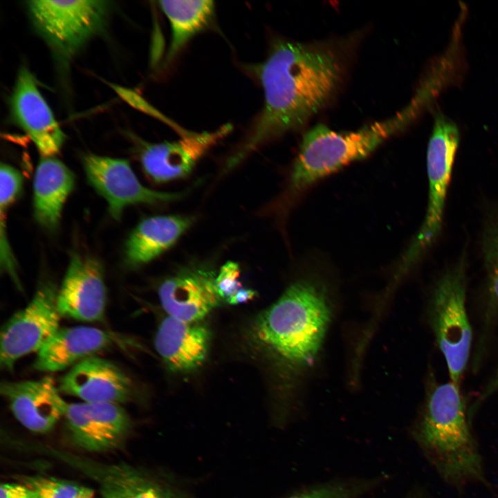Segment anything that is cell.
<instances>
[{
    "label": "cell",
    "instance_id": "cell-28",
    "mask_svg": "<svg viewBox=\"0 0 498 498\" xmlns=\"http://www.w3.org/2000/svg\"><path fill=\"white\" fill-rule=\"evenodd\" d=\"M0 498H39L37 492L28 485L16 483H2Z\"/></svg>",
    "mask_w": 498,
    "mask_h": 498
},
{
    "label": "cell",
    "instance_id": "cell-16",
    "mask_svg": "<svg viewBox=\"0 0 498 498\" xmlns=\"http://www.w3.org/2000/svg\"><path fill=\"white\" fill-rule=\"evenodd\" d=\"M52 454L93 479L102 498H178L167 488L130 465L101 463L57 451Z\"/></svg>",
    "mask_w": 498,
    "mask_h": 498
},
{
    "label": "cell",
    "instance_id": "cell-23",
    "mask_svg": "<svg viewBox=\"0 0 498 498\" xmlns=\"http://www.w3.org/2000/svg\"><path fill=\"white\" fill-rule=\"evenodd\" d=\"M480 243L489 300L498 304V201L486 214Z\"/></svg>",
    "mask_w": 498,
    "mask_h": 498
},
{
    "label": "cell",
    "instance_id": "cell-10",
    "mask_svg": "<svg viewBox=\"0 0 498 498\" xmlns=\"http://www.w3.org/2000/svg\"><path fill=\"white\" fill-rule=\"evenodd\" d=\"M11 120L32 140L44 157H53L65 135L26 67L18 72L9 101Z\"/></svg>",
    "mask_w": 498,
    "mask_h": 498
},
{
    "label": "cell",
    "instance_id": "cell-15",
    "mask_svg": "<svg viewBox=\"0 0 498 498\" xmlns=\"http://www.w3.org/2000/svg\"><path fill=\"white\" fill-rule=\"evenodd\" d=\"M216 275L205 268H188L167 279L158 296L168 316L187 322H201L221 299L217 292Z\"/></svg>",
    "mask_w": 498,
    "mask_h": 498
},
{
    "label": "cell",
    "instance_id": "cell-20",
    "mask_svg": "<svg viewBox=\"0 0 498 498\" xmlns=\"http://www.w3.org/2000/svg\"><path fill=\"white\" fill-rule=\"evenodd\" d=\"M192 222L191 218L181 216H157L142 220L126 242V264L136 267L151 261L171 247Z\"/></svg>",
    "mask_w": 498,
    "mask_h": 498
},
{
    "label": "cell",
    "instance_id": "cell-22",
    "mask_svg": "<svg viewBox=\"0 0 498 498\" xmlns=\"http://www.w3.org/2000/svg\"><path fill=\"white\" fill-rule=\"evenodd\" d=\"M64 418L77 445L91 452L113 449L97 423L87 413L83 403H68Z\"/></svg>",
    "mask_w": 498,
    "mask_h": 498
},
{
    "label": "cell",
    "instance_id": "cell-6",
    "mask_svg": "<svg viewBox=\"0 0 498 498\" xmlns=\"http://www.w3.org/2000/svg\"><path fill=\"white\" fill-rule=\"evenodd\" d=\"M466 248L438 279L432 295L430 321L450 381L460 385L468 361L472 329L466 307Z\"/></svg>",
    "mask_w": 498,
    "mask_h": 498
},
{
    "label": "cell",
    "instance_id": "cell-12",
    "mask_svg": "<svg viewBox=\"0 0 498 498\" xmlns=\"http://www.w3.org/2000/svg\"><path fill=\"white\" fill-rule=\"evenodd\" d=\"M1 394L16 419L30 431L44 434L64 417L68 406L50 376L39 380L2 382Z\"/></svg>",
    "mask_w": 498,
    "mask_h": 498
},
{
    "label": "cell",
    "instance_id": "cell-27",
    "mask_svg": "<svg viewBox=\"0 0 498 498\" xmlns=\"http://www.w3.org/2000/svg\"><path fill=\"white\" fill-rule=\"evenodd\" d=\"M111 86L118 93V95L124 100H126L128 103L140 110L147 112L150 115L154 116L163 121H166L167 124H172V126L180 133V135L183 134L186 131L185 129L181 128L175 123L172 122L170 120L165 118L164 116H162L161 113L156 111L151 106H150L147 102H145L136 93L127 89H124L117 85L111 84Z\"/></svg>",
    "mask_w": 498,
    "mask_h": 498
},
{
    "label": "cell",
    "instance_id": "cell-18",
    "mask_svg": "<svg viewBox=\"0 0 498 498\" xmlns=\"http://www.w3.org/2000/svg\"><path fill=\"white\" fill-rule=\"evenodd\" d=\"M210 332L201 322H187L171 316L160 323L154 340L156 349L172 371L186 373L205 361Z\"/></svg>",
    "mask_w": 498,
    "mask_h": 498
},
{
    "label": "cell",
    "instance_id": "cell-1",
    "mask_svg": "<svg viewBox=\"0 0 498 498\" xmlns=\"http://www.w3.org/2000/svg\"><path fill=\"white\" fill-rule=\"evenodd\" d=\"M349 50V42L343 40H276L257 67L263 109L228 166L234 167L263 144L301 129L323 109L342 82Z\"/></svg>",
    "mask_w": 498,
    "mask_h": 498
},
{
    "label": "cell",
    "instance_id": "cell-9",
    "mask_svg": "<svg viewBox=\"0 0 498 498\" xmlns=\"http://www.w3.org/2000/svg\"><path fill=\"white\" fill-rule=\"evenodd\" d=\"M82 163L89 183L107 201L116 220L128 205L167 202L181 196L143 186L127 160L88 154L83 156Z\"/></svg>",
    "mask_w": 498,
    "mask_h": 498
},
{
    "label": "cell",
    "instance_id": "cell-24",
    "mask_svg": "<svg viewBox=\"0 0 498 498\" xmlns=\"http://www.w3.org/2000/svg\"><path fill=\"white\" fill-rule=\"evenodd\" d=\"M88 414L96 421L113 448L125 439L131 428V420L118 404L82 402Z\"/></svg>",
    "mask_w": 498,
    "mask_h": 498
},
{
    "label": "cell",
    "instance_id": "cell-25",
    "mask_svg": "<svg viewBox=\"0 0 498 498\" xmlns=\"http://www.w3.org/2000/svg\"><path fill=\"white\" fill-rule=\"evenodd\" d=\"M21 481L33 488L39 498H95L89 488L51 477L26 476Z\"/></svg>",
    "mask_w": 498,
    "mask_h": 498
},
{
    "label": "cell",
    "instance_id": "cell-14",
    "mask_svg": "<svg viewBox=\"0 0 498 498\" xmlns=\"http://www.w3.org/2000/svg\"><path fill=\"white\" fill-rule=\"evenodd\" d=\"M232 130V126L225 124L210 132L188 131L176 141L145 144L140 152L142 166L157 182L185 176L211 147Z\"/></svg>",
    "mask_w": 498,
    "mask_h": 498
},
{
    "label": "cell",
    "instance_id": "cell-3",
    "mask_svg": "<svg viewBox=\"0 0 498 498\" xmlns=\"http://www.w3.org/2000/svg\"><path fill=\"white\" fill-rule=\"evenodd\" d=\"M416 433L443 481L456 487L488 483L459 385L450 380L430 389Z\"/></svg>",
    "mask_w": 498,
    "mask_h": 498
},
{
    "label": "cell",
    "instance_id": "cell-29",
    "mask_svg": "<svg viewBox=\"0 0 498 498\" xmlns=\"http://www.w3.org/2000/svg\"><path fill=\"white\" fill-rule=\"evenodd\" d=\"M290 498H349V497L342 490L328 487L310 490Z\"/></svg>",
    "mask_w": 498,
    "mask_h": 498
},
{
    "label": "cell",
    "instance_id": "cell-8",
    "mask_svg": "<svg viewBox=\"0 0 498 498\" xmlns=\"http://www.w3.org/2000/svg\"><path fill=\"white\" fill-rule=\"evenodd\" d=\"M58 289L41 283L28 305L13 314L1 331L0 364L10 371L21 358L37 353L60 328Z\"/></svg>",
    "mask_w": 498,
    "mask_h": 498
},
{
    "label": "cell",
    "instance_id": "cell-2",
    "mask_svg": "<svg viewBox=\"0 0 498 498\" xmlns=\"http://www.w3.org/2000/svg\"><path fill=\"white\" fill-rule=\"evenodd\" d=\"M333 313L327 287L304 277L292 283L257 317L253 333L277 364L299 380L315 365Z\"/></svg>",
    "mask_w": 498,
    "mask_h": 498
},
{
    "label": "cell",
    "instance_id": "cell-17",
    "mask_svg": "<svg viewBox=\"0 0 498 498\" xmlns=\"http://www.w3.org/2000/svg\"><path fill=\"white\" fill-rule=\"evenodd\" d=\"M116 334L100 329L79 326L59 328L37 353L33 368L55 372L120 342Z\"/></svg>",
    "mask_w": 498,
    "mask_h": 498
},
{
    "label": "cell",
    "instance_id": "cell-30",
    "mask_svg": "<svg viewBox=\"0 0 498 498\" xmlns=\"http://www.w3.org/2000/svg\"><path fill=\"white\" fill-rule=\"evenodd\" d=\"M255 292L253 290L248 288H241L232 297L228 299L227 302L230 304H239L246 302L252 299L255 295Z\"/></svg>",
    "mask_w": 498,
    "mask_h": 498
},
{
    "label": "cell",
    "instance_id": "cell-13",
    "mask_svg": "<svg viewBox=\"0 0 498 498\" xmlns=\"http://www.w3.org/2000/svg\"><path fill=\"white\" fill-rule=\"evenodd\" d=\"M58 387L61 392L85 403L120 405L128 402L133 394L129 376L112 362L95 356L71 367L61 378Z\"/></svg>",
    "mask_w": 498,
    "mask_h": 498
},
{
    "label": "cell",
    "instance_id": "cell-5",
    "mask_svg": "<svg viewBox=\"0 0 498 498\" xmlns=\"http://www.w3.org/2000/svg\"><path fill=\"white\" fill-rule=\"evenodd\" d=\"M460 133L456 124L438 111L427 150L428 196L426 213L393 275L399 282L437 241L442 230L444 211Z\"/></svg>",
    "mask_w": 498,
    "mask_h": 498
},
{
    "label": "cell",
    "instance_id": "cell-26",
    "mask_svg": "<svg viewBox=\"0 0 498 498\" xmlns=\"http://www.w3.org/2000/svg\"><path fill=\"white\" fill-rule=\"evenodd\" d=\"M239 274V266L235 262L228 261L222 266L215 280L216 290L221 299L227 302L242 288L238 281Z\"/></svg>",
    "mask_w": 498,
    "mask_h": 498
},
{
    "label": "cell",
    "instance_id": "cell-7",
    "mask_svg": "<svg viewBox=\"0 0 498 498\" xmlns=\"http://www.w3.org/2000/svg\"><path fill=\"white\" fill-rule=\"evenodd\" d=\"M33 26L55 59L66 65L107 22L106 1L38 0L26 2Z\"/></svg>",
    "mask_w": 498,
    "mask_h": 498
},
{
    "label": "cell",
    "instance_id": "cell-19",
    "mask_svg": "<svg viewBox=\"0 0 498 498\" xmlns=\"http://www.w3.org/2000/svg\"><path fill=\"white\" fill-rule=\"evenodd\" d=\"M75 183L73 172L54 157L42 156L33 181L34 215L48 230L55 229L64 203Z\"/></svg>",
    "mask_w": 498,
    "mask_h": 498
},
{
    "label": "cell",
    "instance_id": "cell-21",
    "mask_svg": "<svg viewBox=\"0 0 498 498\" xmlns=\"http://www.w3.org/2000/svg\"><path fill=\"white\" fill-rule=\"evenodd\" d=\"M158 3L169 21L172 30L165 61L169 63L196 34L210 24L214 4L210 0H166L159 1Z\"/></svg>",
    "mask_w": 498,
    "mask_h": 498
},
{
    "label": "cell",
    "instance_id": "cell-31",
    "mask_svg": "<svg viewBox=\"0 0 498 498\" xmlns=\"http://www.w3.org/2000/svg\"><path fill=\"white\" fill-rule=\"evenodd\" d=\"M498 390V369L492 379L489 382V383L487 385V386L485 387L483 394L481 396V399L485 398L490 395L495 393L496 391Z\"/></svg>",
    "mask_w": 498,
    "mask_h": 498
},
{
    "label": "cell",
    "instance_id": "cell-11",
    "mask_svg": "<svg viewBox=\"0 0 498 498\" xmlns=\"http://www.w3.org/2000/svg\"><path fill=\"white\" fill-rule=\"evenodd\" d=\"M106 303L102 264L93 257L73 254L58 290L60 315L83 322H102Z\"/></svg>",
    "mask_w": 498,
    "mask_h": 498
},
{
    "label": "cell",
    "instance_id": "cell-4",
    "mask_svg": "<svg viewBox=\"0 0 498 498\" xmlns=\"http://www.w3.org/2000/svg\"><path fill=\"white\" fill-rule=\"evenodd\" d=\"M405 127V120L400 113L353 131H335L322 124L314 126L302 138L290 176L291 190L302 191L343 167L365 158Z\"/></svg>",
    "mask_w": 498,
    "mask_h": 498
}]
</instances>
